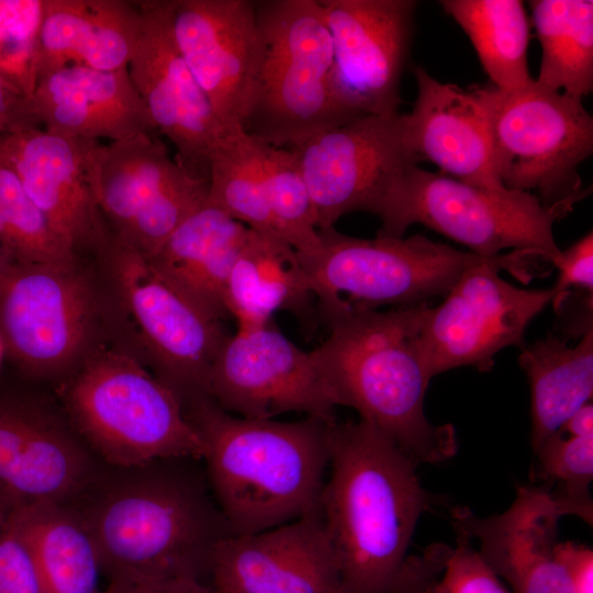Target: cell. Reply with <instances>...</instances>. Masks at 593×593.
Here are the masks:
<instances>
[{"instance_id": "obj_17", "label": "cell", "mask_w": 593, "mask_h": 593, "mask_svg": "<svg viewBox=\"0 0 593 593\" xmlns=\"http://www.w3.org/2000/svg\"><path fill=\"white\" fill-rule=\"evenodd\" d=\"M333 45L332 89L356 116L399 112L413 0H321Z\"/></svg>"}, {"instance_id": "obj_23", "label": "cell", "mask_w": 593, "mask_h": 593, "mask_svg": "<svg viewBox=\"0 0 593 593\" xmlns=\"http://www.w3.org/2000/svg\"><path fill=\"white\" fill-rule=\"evenodd\" d=\"M417 97L407 114L406 137L417 158L439 172L494 190L500 181L493 160L486 110L470 88L441 82L423 67H414Z\"/></svg>"}, {"instance_id": "obj_34", "label": "cell", "mask_w": 593, "mask_h": 593, "mask_svg": "<svg viewBox=\"0 0 593 593\" xmlns=\"http://www.w3.org/2000/svg\"><path fill=\"white\" fill-rule=\"evenodd\" d=\"M532 478L551 497L561 515L593 524V436H568L557 430L535 450Z\"/></svg>"}, {"instance_id": "obj_4", "label": "cell", "mask_w": 593, "mask_h": 593, "mask_svg": "<svg viewBox=\"0 0 593 593\" xmlns=\"http://www.w3.org/2000/svg\"><path fill=\"white\" fill-rule=\"evenodd\" d=\"M428 306L342 315L311 351L338 406L356 410L417 465L446 461L458 450L454 426L433 425L424 412L432 378L421 335Z\"/></svg>"}, {"instance_id": "obj_30", "label": "cell", "mask_w": 593, "mask_h": 593, "mask_svg": "<svg viewBox=\"0 0 593 593\" xmlns=\"http://www.w3.org/2000/svg\"><path fill=\"white\" fill-rule=\"evenodd\" d=\"M469 37L492 85L514 90L530 83L529 20L519 0H441Z\"/></svg>"}, {"instance_id": "obj_16", "label": "cell", "mask_w": 593, "mask_h": 593, "mask_svg": "<svg viewBox=\"0 0 593 593\" xmlns=\"http://www.w3.org/2000/svg\"><path fill=\"white\" fill-rule=\"evenodd\" d=\"M105 465L72 424L36 399L0 391V508L71 504Z\"/></svg>"}, {"instance_id": "obj_2", "label": "cell", "mask_w": 593, "mask_h": 593, "mask_svg": "<svg viewBox=\"0 0 593 593\" xmlns=\"http://www.w3.org/2000/svg\"><path fill=\"white\" fill-rule=\"evenodd\" d=\"M328 450L320 510L343 593H389L421 516L436 500L417 463L363 419H333Z\"/></svg>"}, {"instance_id": "obj_7", "label": "cell", "mask_w": 593, "mask_h": 593, "mask_svg": "<svg viewBox=\"0 0 593 593\" xmlns=\"http://www.w3.org/2000/svg\"><path fill=\"white\" fill-rule=\"evenodd\" d=\"M572 202L545 206L529 192L473 186L440 172L412 166L388 187L377 216V237H403L419 223L481 257L500 251H532L557 266L562 250L553 237V224Z\"/></svg>"}, {"instance_id": "obj_33", "label": "cell", "mask_w": 593, "mask_h": 593, "mask_svg": "<svg viewBox=\"0 0 593 593\" xmlns=\"http://www.w3.org/2000/svg\"><path fill=\"white\" fill-rule=\"evenodd\" d=\"M455 532L454 544L435 542L409 555L389 593H510L471 538Z\"/></svg>"}, {"instance_id": "obj_31", "label": "cell", "mask_w": 593, "mask_h": 593, "mask_svg": "<svg viewBox=\"0 0 593 593\" xmlns=\"http://www.w3.org/2000/svg\"><path fill=\"white\" fill-rule=\"evenodd\" d=\"M541 61L535 81L549 90L583 99L593 90V1L528 2Z\"/></svg>"}, {"instance_id": "obj_46", "label": "cell", "mask_w": 593, "mask_h": 593, "mask_svg": "<svg viewBox=\"0 0 593 593\" xmlns=\"http://www.w3.org/2000/svg\"><path fill=\"white\" fill-rule=\"evenodd\" d=\"M1 353H3V351H2V347H1V344H0V354H1Z\"/></svg>"}, {"instance_id": "obj_35", "label": "cell", "mask_w": 593, "mask_h": 593, "mask_svg": "<svg viewBox=\"0 0 593 593\" xmlns=\"http://www.w3.org/2000/svg\"><path fill=\"white\" fill-rule=\"evenodd\" d=\"M261 167L276 233L298 255L315 251L321 244L317 219L294 155L261 142Z\"/></svg>"}, {"instance_id": "obj_44", "label": "cell", "mask_w": 593, "mask_h": 593, "mask_svg": "<svg viewBox=\"0 0 593 593\" xmlns=\"http://www.w3.org/2000/svg\"><path fill=\"white\" fill-rule=\"evenodd\" d=\"M12 260L11 256L4 248L3 244L0 242V275L7 267V265Z\"/></svg>"}, {"instance_id": "obj_3", "label": "cell", "mask_w": 593, "mask_h": 593, "mask_svg": "<svg viewBox=\"0 0 593 593\" xmlns=\"http://www.w3.org/2000/svg\"><path fill=\"white\" fill-rule=\"evenodd\" d=\"M184 410L202 439L205 477L233 535L262 532L320 506L332 421L246 418L209 398Z\"/></svg>"}, {"instance_id": "obj_32", "label": "cell", "mask_w": 593, "mask_h": 593, "mask_svg": "<svg viewBox=\"0 0 593 593\" xmlns=\"http://www.w3.org/2000/svg\"><path fill=\"white\" fill-rule=\"evenodd\" d=\"M206 202L254 232L279 236L266 194L261 142L243 127L227 130L211 154Z\"/></svg>"}, {"instance_id": "obj_47", "label": "cell", "mask_w": 593, "mask_h": 593, "mask_svg": "<svg viewBox=\"0 0 593 593\" xmlns=\"http://www.w3.org/2000/svg\"><path fill=\"white\" fill-rule=\"evenodd\" d=\"M213 593H215V592L213 591Z\"/></svg>"}, {"instance_id": "obj_5", "label": "cell", "mask_w": 593, "mask_h": 593, "mask_svg": "<svg viewBox=\"0 0 593 593\" xmlns=\"http://www.w3.org/2000/svg\"><path fill=\"white\" fill-rule=\"evenodd\" d=\"M256 12L261 55L245 132L291 149L358 119L332 89L333 45L321 0H261Z\"/></svg>"}, {"instance_id": "obj_45", "label": "cell", "mask_w": 593, "mask_h": 593, "mask_svg": "<svg viewBox=\"0 0 593 593\" xmlns=\"http://www.w3.org/2000/svg\"><path fill=\"white\" fill-rule=\"evenodd\" d=\"M5 519H7V516H5V514L2 512V510L0 508V529H1V527L4 525Z\"/></svg>"}, {"instance_id": "obj_19", "label": "cell", "mask_w": 593, "mask_h": 593, "mask_svg": "<svg viewBox=\"0 0 593 593\" xmlns=\"http://www.w3.org/2000/svg\"><path fill=\"white\" fill-rule=\"evenodd\" d=\"M98 139L67 137L43 127L0 134V152L54 234L78 257L100 251L111 231L97 197Z\"/></svg>"}, {"instance_id": "obj_9", "label": "cell", "mask_w": 593, "mask_h": 593, "mask_svg": "<svg viewBox=\"0 0 593 593\" xmlns=\"http://www.w3.org/2000/svg\"><path fill=\"white\" fill-rule=\"evenodd\" d=\"M490 124L495 172L510 190L536 191L545 206L583 193L580 165L593 152V119L582 99L539 86L471 87Z\"/></svg>"}, {"instance_id": "obj_12", "label": "cell", "mask_w": 593, "mask_h": 593, "mask_svg": "<svg viewBox=\"0 0 593 593\" xmlns=\"http://www.w3.org/2000/svg\"><path fill=\"white\" fill-rule=\"evenodd\" d=\"M104 255L121 304L159 378L183 406L208 396L214 359L228 336L221 320L169 284L136 248L111 234Z\"/></svg>"}, {"instance_id": "obj_24", "label": "cell", "mask_w": 593, "mask_h": 593, "mask_svg": "<svg viewBox=\"0 0 593 593\" xmlns=\"http://www.w3.org/2000/svg\"><path fill=\"white\" fill-rule=\"evenodd\" d=\"M32 108L46 132L67 137L115 142L157 132L127 67L67 66L49 72L38 79Z\"/></svg>"}, {"instance_id": "obj_20", "label": "cell", "mask_w": 593, "mask_h": 593, "mask_svg": "<svg viewBox=\"0 0 593 593\" xmlns=\"http://www.w3.org/2000/svg\"><path fill=\"white\" fill-rule=\"evenodd\" d=\"M170 24L223 127H243L261 55L256 1L171 0Z\"/></svg>"}, {"instance_id": "obj_40", "label": "cell", "mask_w": 593, "mask_h": 593, "mask_svg": "<svg viewBox=\"0 0 593 593\" xmlns=\"http://www.w3.org/2000/svg\"><path fill=\"white\" fill-rule=\"evenodd\" d=\"M42 127L32 99L0 75V134Z\"/></svg>"}, {"instance_id": "obj_38", "label": "cell", "mask_w": 593, "mask_h": 593, "mask_svg": "<svg viewBox=\"0 0 593 593\" xmlns=\"http://www.w3.org/2000/svg\"><path fill=\"white\" fill-rule=\"evenodd\" d=\"M0 593H46L27 544L7 519L0 529Z\"/></svg>"}, {"instance_id": "obj_39", "label": "cell", "mask_w": 593, "mask_h": 593, "mask_svg": "<svg viewBox=\"0 0 593 593\" xmlns=\"http://www.w3.org/2000/svg\"><path fill=\"white\" fill-rule=\"evenodd\" d=\"M558 281L552 288V307L558 311L571 287L580 288L592 294L593 291V234L588 233L570 248L562 251Z\"/></svg>"}, {"instance_id": "obj_27", "label": "cell", "mask_w": 593, "mask_h": 593, "mask_svg": "<svg viewBox=\"0 0 593 593\" xmlns=\"http://www.w3.org/2000/svg\"><path fill=\"white\" fill-rule=\"evenodd\" d=\"M312 295L296 251L277 235L250 230L225 289V309L238 328L265 325L281 310L299 313Z\"/></svg>"}, {"instance_id": "obj_10", "label": "cell", "mask_w": 593, "mask_h": 593, "mask_svg": "<svg viewBox=\"0 0 593 593\" xmlns=\"http://www.w3.org/2000/svg\"><path fill=\"white\" fill-rule=\"evenodd\" d=\"M532 251L514 250L468 267L438 306H428L422 325V351L430 378L471 366L491 370L494 356L507 346H524L532 320L553 298L551 289L526 290L499 276L507 270L527 282L533 277Z\"/></svg>"}, {"instance_id": "obj_14", "label": "cell", "mask_w": 593, "mask_h": 593, "mask_svg": "<svg viewBox=\"0 0 593 593\" xmlns=\"http://www.w3.org/2000/svg\"><path fill=\"white\" fill-rule=\"evenodd\" d=\"M208 182L186 172L154 134L100 145L98 150L101 213L112 235L145 257L206 202Z\"/></svg>"}, {"instance_id": "obj_42", "label": "cell", "mask_w": 593, "mask_h": 593, "mask_svg": "<svg viewBox=\"0 0 593 593\" xmlns=\"http://www.w3.org/2000/svg\"><path fill=\"white\" fill-rule=\"evenodd\" d=\"M556 557L564 569L573 593H593V550L589 546L559 541Z\"/></svg>"}, {"instance_id": "obj_28", "label": "cell", "mask_w": 593, "mask_h": 593, "mask_svg": "<svg viewBox=\"0 0 593 593\" xmlns=\"http://www.w3.org/2000/svg\"><path fill=\"white\" fill-rule=\"evenodd\" d=\"M7 522L27 544L46 593H103L97 544L71 504L27 507Z\"/></svg>"}, {"instance_id": "obj_13", "label": "cell", "mask_w": 593, "mask_h": 593, "mask_svg": "<svg viewBox=\"0 0 593 593\" xmlns=\"http://www.w3.org/2000/svg\"><path fill=\"white\" fill-rule=\"evenodd\" d=\"M407 114L366 115L320 132L289 149L307 187L317 226L344 215H377L392 180L421 160L407 137Z\"/></svg>"}, {"instance_id": "obj_18", "label": "cell", "mask_w": 593, "mask_h": 593, "mask_svg": "<svg viewBox=\"0 0 593 593\" xmlns=\"http://www.w3.org/2000/svg\"><path fill=\"white\" fill-rule=\"evenodd\" d=\"M139 35L127 65L156 131L176 148V163L209 181L210 157L226 131L175 43L171 0L138 1Z\"/></svg>"}, {"instance_id": "obj_29", "label": "cell", "mask_w": 593, "mask_h": 593, "mask_svg": "<svg viewBox=\"0 0 593 593\" xmlns=\"http://www.w3.org/2000/svg\"><path fill=\"white\" fill-rule=\"evenodd\" d=\"M518 363L532 393V447L555 434L593 394V331L575 346L555 335L523 346Z\"/></svg>"}, {"instance_id": "obj_11", "label": "cell", "mask_w": 593, "mask_h": 593, "mask_svg": "<svg viewBox=\"0 0 593 593\" xmlns=\"http://www.w3.org/2000/svg\"><path fill=\"white\" fill-rule=\"evenodd\" d=\"M78 268L12 259L0 275L2 351L30 378L67 373L91 343L98 303Z\"/></svg>"}, {"instance_id": "obj_1", "label": "cell", "mask_w": 593, "mask_h": 593, "mask_svg": "<svg viewBox=\"0 0 593 593\" xmlns=\"http://www.w3.org/2000/svg\"><path fill=\"white\" fill-rule=\"evenodd\" d=\"M194 458L104 466L71 505L88 526L103 574L203 581L232 530Z\"/></svg>"}, {"instance_id": "obj_37", "label": "cell", "mask_w": 593, "mask_h": 593, "mask_svg": "<svg viewBox=\"0 0 593 593\" xmlns=\"http://www.w3.org/2000/svg\"><path fill=\"white\" fill-rule=\"evenodd\" d=\"M44 0H0V75L32 99Z\"/></svg>"}, {"instance_id": "obj_43", "label": "cell", "mask_w": 593, "mask_h": 593, "mask_svg": "<svg viewBox=\"0 0 593 593\" xmlns=\"http://www.w3.org/2000/svg\"><path fill=\"white\" fill-rule=\"evenodd\" d=\"M568 436H593V405L591 402L575 411L558 429Z\"/></svg>"}, {"instance_id": "obj_36", "label": "cell", "mask_w": 593, "mask_h": 593, "mask_svg": "<svg viewBox=\"0 0 593 593\" xmlns=\"http://www.w3.org/2000/svg\"><path fill=\"white\" fill-rule=\"evenodd\" d=\"M0 242L13 260L72 264L78 257L54 234L0 152Z\"/></svg>"}, {"instance_id": "obj_15", "label": "cell", "mask_w": 593, "mask_h": 593, "mask_svg": "<svg viewBox=\"0 0 593 593\" xmlns=\"http://www.w3.org/2000/svg\"><path fill=\"white\" fill-rule=\"evenodd\" d=\"M208 396L233 415L258 419L298 412L333 421L338 406L311 351L271 322L237 328L225 338L211 368Z\"/></svg>"}, {"instance_id": "obj_8", "label": "cell", "mask_w": 593, "mask_h": 593, "mask_svg": "<svg viewBox=\"0 0 593 593\" xmlns=\"http://www.w3.org/2000/svg\"><path fill=\"white\" fill-rule=\"evenodd\" d=\"M318 232V248L298 257L327 322L351 312L445 296L468 267L488 258L421 234L363 239L334 226Z\"/></svg>"}, {"instance_id": "obj_6", "label": "cell", "mask_w": 593, "mask_h": 593, "mask_svg": "<svg viewBox=\"0 0 593 593\" xmlns=\"http://www.w3.org/2000/svg\"><path fill=\"white\" fill-rule=\"evenodd\" d=\"M64 403L70 423L105 466L202 459V439L179 396L127 355L107 351L86 359L68 382Z\"/></svg>"}, {"instance_id": "obj_26", "label": "cell", "mask_w": 593, "mask_h": 593, "mask_svg": "<svg viewBox=\"0 0 593 593\" xmlns=\"http://www.w3.org/2000/svg\"><path fill=\"white\" fill-rule=\"evenodd\" d=\"M250 230L205 202L150 256L153 268L174 288L221 318L228 276Z\"/></svg>"}, {"instance_id": "obj_21", "label": "cell", "mask_w": 593, "mask_h": 593, "mask_svg": "<svg viewBox=\"0 0 593 593\" xmlns=\"http://www.w3.org/2000/svg\"><path fill=\"white\" fill-rule=\"evenodd\" d=\"M209 577L215 593H343L320 506L289 523L225 538Z\"/></svg>"}, {"instance_id": "obj_22", "label": "cell", "mask_w": 593, "mask_h": 593, "mask_svg": "<svg viewBox=\"0 0 593 593\" xmlns=\"http://www.w3.org/2000/svg\"><path fill=\"white\" fill-rule=\"evenodd\" d=\"M563 516L540 486L522 485L504 512L478 516L465 506L451 510L454 528L465 532L479 553L513 593H573L556 557Z\"/></svg>"}, {"instance_id": "obj_25", "label": "cell", "mask_w": 593, "mask_h": 593, "mask_svg": "<svg viewBox=\"0 0 593 593\" xmlns=\"http://www.w3.org/2000/svg\"><path fill=\"white\" fill-rule=\"evenodd\" d=\"M141 24L138 1L44 0L38 79L67 66L127 67Z\"/></svg>"}, {"instance_id": "obj_41", "label": "cell", "mask_w": 593, "mask_h": 593, "mask_svg": "<svg viewBox=\"0 0 593 593\" xmlns=\"http://www.w3.org/2000/svg\"><path fill=\"white\" fill-rule=\"evenodd\" d=\"M103 593H213L211 585L194 579L112 578Z\"/></svg>"}]
</instances>
